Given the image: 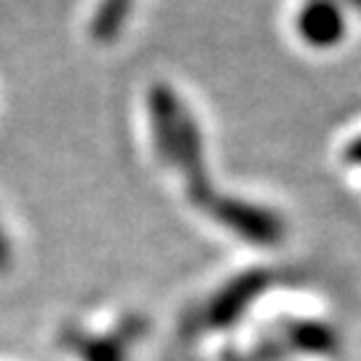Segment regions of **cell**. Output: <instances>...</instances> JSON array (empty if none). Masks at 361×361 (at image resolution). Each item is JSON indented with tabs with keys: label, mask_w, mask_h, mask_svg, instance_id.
<instances>
[{
	"label": "cell",
	"mask_w": 361,
	"mask_h": 361,
	"mask_svg": "<svg viewBox=\"0 0 361 361\" xmlns=\"http://www.w3.org/2000/svg\"><path fill=\"white\" fill-rule=\"evenodd\" d=\"M147 107H150V121H153V140L161 158L177 166L185 174L188 193L198 207L209 212L212 217L225 204V195H219L207 177L204 166V147H201V131L190 110L185 107L174 91L158 83L147 94Z\"/></svg>",
	"instance_id": "cell-1"
},
{
	"label": "cell",
	"mask_w": 361,
	"mask_h": 361,
	"mask_svg": "<svg viewBox=\"0 0 361 361\" xmlns=\"http://www.w3.org/2000/svg\"><path fill=\"white\" fill-rule=\"evenodd\" d=\"M271 284V273H246L241 279H235L225 286L207 310V326L209 329H225L233 322H238L244 316V310L249 308V302L257 295H262Z\"/></svg>",
	"instance_id": "cell-2"
},
{
	"label": "cell",
	"mask_w": 361,
	"mask_h": 361,
	"mask_svg": "<svg viewBox=\"0 0 361 361\" xmlns=\"http://www.w3.org/2000/svg\"><path fill=\"white\" fill-rule=\"evenodd\" d=\"M300 32L313 46H332L343 35V16L332 0H313L300 13Z\"/></svg>",
	"instance_id": "cell-3"
},
{
	"label": "cell",
	"mask_w": 361,
	"mask_h": 361,
	"mask_svg": "<svg viewBox=\"0 0 361 361\" xmlns=\"http://www.w3.org/2000/svg\"><path fill=\"white\" fill-rule=\"evenodd\" d=\"M284 345L292 350H302V353H319V356H329L337 350V335L319 322H297L289 324L284 332Z\"/></svg>",
	"instance_id": "cell-4"
},
{
	"label": "cell",
	"mask_w": 361,
	"mask_h": 361,
	"mask_svg": "<svg viewBox=\"0 0 361 361\" xmlns=\"http://www.w3.org/2000/svg\"><path fill=\"white\" fill-rule=\"evenodd\" d=\"M131 13V0H102L94 13L91 32L97 40H113L123 30V22Z\"/></svg>",
	"instance_id": "cell-5"
},
{
	"label": "cell",
	"mask_w": 361,
	"mask_h": 361,
	"mask_svg": "<svg viewBox=\"0 0 361 361\" xmlns=\"http://www.w3.org/2000/svg\"><path fill=\"white\" fill-rule=\"evenodd\" d=\"M126 337H86L73 348L80 353L83 361H126Z\"/></svg>",
	"instance_id": "cell-6"
},
{
	"label": "cell",
	"mask_w": 361,
	"mask_h": 361,
	"mask_svg": "<svg viewBox=\"0 0 361 361\" xmlns=\"http://www.w3.org/2000/svg\"><path fill=\"white\" fill-rule=\"evenodd\" d=\"M8 262H11V246H8L6 233H3V228H0V271H6Z\"/></svg>",
	"instance_id": "cell-7"
},
{
	"label": "cell",
	"mask_w": 361,
	"mask_h": 361,
	"mask_svg": "<svg viewBox=\"0 0 361 361\" xmlns=\"http://www.w3.org/2000/svg\"><path fill=\"white\" fill-rule=\"evenodd\" d=\"M348 161L350 164H361V140H356V142L348 147Z\"/></svg>",
	"instance_id": "cell-8"
}]
</instances>
